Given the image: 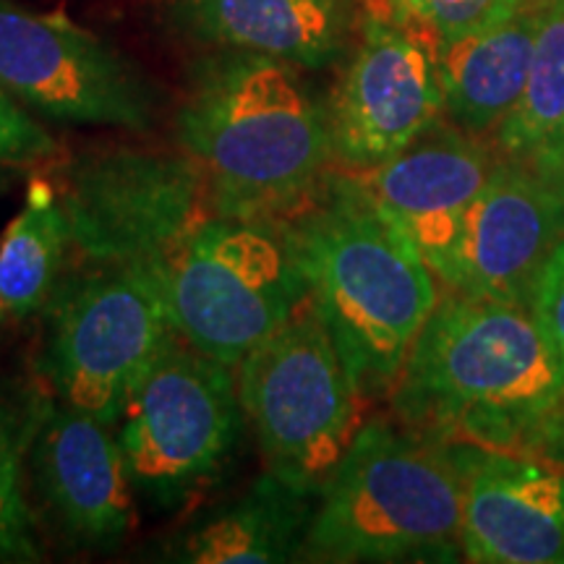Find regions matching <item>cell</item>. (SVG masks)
Masks as SVG:
<instances>
[{
    "instance_id": "ac0fdd59",
    "label": "cell",
    "mask_w": 564,
    "mask_h": 564,
    "mask_svg": "<svg viewBox=\"0 0 564 564\" xmlns=\"http://www.w3.org/2000/svg\"><path fill=\"white\" fill-rule=\"evenodd\" d=\"M312 497L267 470L241 497L204 518L167 549L183 564H274L301 560L312 525Z\"/></svg>"
},
{
    "instance_id": "277c9868",
    "label": "cell",
    "mask_w": 564,
    "mask_h": 564,
    "mask_svg": "<svg viewBox=\"0 0 564 564\" xmlns=\"http://www.w3.org/2000/svg\"><path fill=\"white\" fill-rule=\"evenodd\" d=\"M463 556V470L453 444L400 421H364L319 494L301 560L455 562Z\"/></svg>"
},
{
    "instance_id": "d4e9b609",
    "label": "cell",
    "mask_w": 564,
    "mask_h": 564,
    "mask_svg": "<svg viewBox=\"0 0 564 564\" xmlns=\"http://www.w3.org/2000/svg\"><path fill=\"white\" fill-rule=\"evenodd\" d=\"M17 178H19V167L0 165V196L9 192L13 183H17Z\"/></svg>"
},
{
    "instance_id": "9a60e30c",
    "label": "cell",
    "mask_w": 564,
    "mask_h": 564,
    "mask_svg": "<svg viewBox=\"0 0 564 564\" xmlns=\"http://www.w3.org/2000/svg\"><path fill=\"white\" fill-rule=\"evenodd\" d=\"M463 470V560L564 564V468L453 444Z\"/></svg>"
},
{
    "instance_id": "30bf717a",
    "label": "cell",
    "mask_w": 564,
    "mask_h": 564,
    "mask_svg": "<svg viewBox=\"0 0 564 564\" xmlns=\"http://www.w3.org/2000/svg\"><path fill=\"white\" fill-rule=\"evenodd\" d=\"M0 84L55 123L150 131L158 95L133 63L63 13L0 0Z\"/></svg>"
},
{
    "instance_id": "7a4b0ae2",
    "label": "cell",
    "mask_w": 564,
    "mask_h": 564,
    "mask_svg": "<svg viewBox=\"0 0 564 564\" xmlns=\"http://www.w3.org/2000/svg\"><path fill=\"white\" fill-rule=\"evenodd\" d=\"M175 141L225 217L288 220L335 171L324 108L295 66L259 53L225 51L196 66Z\"/></svg>"
},
{
    "instance_id": "7402d4cb",
    "label": "cell",
    "mask_w": 564,
    "mask_h": 564,
    "mask_svg": "<svg viewBox=\"0 0 564 564\" xmlns=\"http://www.w3.org/2000/svg\"><path fill=\"white\" fill-rule=\"evenodd\" d=\"M499 3L502 0H373L366 9L426 34L440 51L444 42L460 37L489 17Z\"/></svg>"
},
{
    "instance_id": "6da1fadb",
    "label": "cell",
    "mask_w": 564,
    "mask_h": 564,
    "mask_svg": "<svg viewBox=\"0 0 564 564\" xmlns=\"http://www.w3.org/2000/svg\"><path fill=\"white\" fill-rule=\"evenodd\" d=\"M390 403L426 440L564 468V369L528 306L442 291Z\"/></svg>"
},
{
    "instance_id": "4fadbf2b",
    "label": "cell",
    "mask_w": 564,
    "mask_h": 564,
    "mask_svg": "<svg viewBox=\"0 0 564 564\" xmlns=\"http://www.w3.org/2000/svg\"><path fill=\"white\" fill-rule=\"evenodd\" d=\"M502 158L497 141L442 116L403 152L358 178L442 282L460 241L465 215Z\"/></svg>"
},
{
    "instance_id": "7c38bea8",
    "label": "cell",
    "mask_w": 564,
    "mask_h": 564,
    "mask_svg": "<svg viewBox=\"0 0 564 564\" xmlns=\"http://www.w3.org/2000/svg\"><path fill=\"white\" fill-rule=\"evenodd\" d=\"M564 241V167L505 154L470 204L442 291L528 306Z\"/></svg>"
},
{
    "instance_id": "3957f363",
    "label": "cell",
    "mask_w": 564,
    "mask_h": 564,
    "mask_svg": "<svg viewBox=\"0 0 564 564\" xmlns=\"http://www.w3.org/2000/svg\"><path fill=\"white\" fill-rule=\"evenodd\" d=\"M308 285L366 398L390 392L442 285L358 175L333 171L282 220Z\"/></svg>"
},
{
    "instance_id": "e0dca14e",
    "label": "cell",
    "mask_w": 564,
    "mask_h": 564,
    "mask_svg": "<svg viewBox=\"0 0 564 564\" xmlns=\"http://www.w3.org/2000/svg\"><path fill=\"white\" fill-rule=\"evenodd\" d=\"M167 13L188 37L295 68L329 66L348 37L343 0H167Z\"/></svg>"
},
{
    "instance_id": "cb8c5ba5",
    "label": "cell",
    "mask_w": 564,
    "mask_h": 564,
    "mask_svg": "<svg viewBox=\"0 0 564 564\" xmlns=\"http://www.w3.org/2000/svg\"><path fill=\"white\" fill-rule=\"evenodd\" d=\"M528 308H531L535 324L546 335L564 369V241L546 259L544 270L535 280Z\"/></svg>"
},
{
    "instance_id": "5b68a950",
    "label": "cell",
    "mask_w": 564,
    "mask_h": 564,
    "mask_svg": "<svg viewBox=\"0 0 564 564\" xmlns=\"http://www.w3.org/2000/svg\"><path fill=\"white\" fill-rule=\"evenodd\" d=\"M236 379L267 470L319 497L364 426L366 394L312 299L236 366Z\"/></svg>"
},
{
    "instance_id": "44dd1931",
    "label": "cell",
    "mask_w": 564,
    "mask_h": 564,
    "mask_svg": "<svg viewBox=\"0 0 564 564\" xmlns=\"http://www.w3.org/2000/svg\"><path fill=\"white\" fill-rule=\"evenodd\" d=\"M26 449V432L13 413L0 403V562L40 560L32 533V512L21 486V455Z\"/></svg>"
},
{
    "instance_id": "603a6c76",
    "label": "cell",
    "mask_w": 564,
    "mask_h": 564,
    "mask_svg": "<svg viewBox=\"0 0 564 564\" xmlns=\"http://www.w3.org/2000/svg\"><path fill=\"white\" fill-rule=\"evenodd\" d=\"M66 158L58 139L0 84V165L42 167Z\"/></svg>"
},
{
    "instance_id": "ffe728a7",
    "label": "cell",
    "mask_w": 564,
    "mask_h": 564,
    "mask_svg": "<svg viewBox=\"0 0 564 564\" xmlns=\"http://www.w3.org/2000/svg\"><path fill=\"white\" fill-rule=\"evenodd\" d=\"M505 154L564 167V0H546L523 97L494 133Z\"/></svg>"
},
{
    "instance_id": "ba28073f",
    "label": "cell",
    "mask_w": 564,
    "mask_h": 564,
    "mask_svg": "<svg viewBox=\"0 0 564 564\" xmlns=\"http://www.w3.org/2000/svg\"><path fill=\"white\" fill-rule=\"evenodd\" d=\"M55 186L87 262L162 267L215 215L202 167L181 147H89L58 162Z\"/></svg>"
},
{
    "instance_id": "8992f818",
    "label": "cell",
    "mask_w": 564,
    "mask_h": 564,
    "mask_svg": "<svg viewBox=\"0 0 564 564\" xmlns=\"http://www.w3.org/2000/svg\"><path fill=\"white\" fill-rule=\"evenodd\" d=\"M181 340L238 366L308 301L280 223L212 215L160 267Z\"/></svg>"
},
{
    "instance_id": "484cf974",
    "label": "cell",
    "mask_w": 564,
    "mask_h": 564,
    "mask_svg": "<svg viewBox=\"0 0 564 564\" xmlns=\"http://www.w3.org/2000/svg\"><path fill=\"white\" fill-rule=\"evenodd\" d=\"M364 3H366V6H369V3H373V0H364Z\"/></svg>"
},
{
    "instance_id": "2e32d148",
    "label": "cell",
    "mask_w": 564,
    "mask_h": 564,
    "mask_svg": "<svg viewBox=\"0 0 564 564\" xmlns=\"http://www.w3.org/2000/svg\"><path fill=\"white\" fill-rule=\"evenodd\" d=\"M546 0H502L489 17L440 47L444 116L494 139L523 97Z\"/></svg>"
},
{
    "instance_id": "8fae6325",
    "label": "cell",
    "mask_w": 564,
    "mask_h": 564,
    "mask_svg": "<svg viewBox=\"0 0 564 564\" xmlns=\"http://www.w3.org/2000/svg\"><path fill=\"white\" fill-rule=\"evenodd\" d=\"M324 116L335 171H377L444 116L440 51L426 34L369 11Z\"/></svg>"
},
{
    "instance_id": "9c48e42d",
    "label": "cell",
    "mask_w": 564,
    "mask_h": 564,
    "mask_svg": "<svg viewBox=\"0 0 564 564\" xmlns=\"http://www.w3.org/2000/svg\"><path fill=\"white\" fill-rule=\"evenodd\" d=\"M243 423L236 366L175 337L131 392L116 436L133 489L175 507L220 474Z\"/></svg>"
},
{
    "instance_id": "d6986e66",
    "label": "cell",
    "mask_w": 564,
    "mask_h": 564,
    "mask_svg": "<svg viewBox=\"0 0 564 564\" xmlns=\"http://www.w3.org/2000/svg\"><path fill=\"white\" fill-rule=\"evenodd\" d=\"M74 246L66 209L55 181H30L19 215L0 243V314H37L66 278Z\"/></svg>"
},
{
    "instance_id": "52a82bcc",
    "label": "cell",
    "mask_w": 564,
    "mask_h": 564,
    "mask_svg": "<svg viewBox=\"0 0 564 564\" xmlns=\"http://www.w3.org/2000/svg\"><path fill=\"white\" fill-rule=\"evenodd\" d=\"M42 373L55 398L116 429L175 333L160 267L89 262L66 274L47 301Z\"/></svg>"
},
{
    "instance_id": "5bb4252c",
    "label": "cell",
    "mask_w": 564,
    "mask_h": 564,
    "mask_svg": "<svg viewBox=\"0 0 564 564\" xmlns=\"http://www.w3.org/2000/svg\"><path fill=\"white\" fill-rule=\"evenodd\" d=\"M34 484L74 544L116 549L133 528V481L116 429L66 403L40 400L26 423Z\"/></svg>"
}]
</instances>
